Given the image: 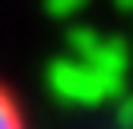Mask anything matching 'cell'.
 <instances>
[{
	"instance_id": "6da1fadb",
	"label": "cell",
	"mask_w": 133,
	"mask_h": 129,
	"mask_svg": "<svg viewBox=\"0 0 133 129\" xmlns=\"http://www.w3.org/2000/svg\"><path fill=\"white\" fill-rule=\"evenodd\" d=\"M0 129H28V117H24V105L16 101L4 81H0Z\"/></svg>"
}]
</instances>
